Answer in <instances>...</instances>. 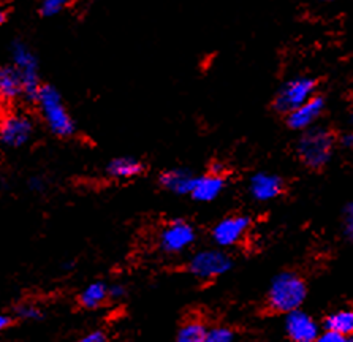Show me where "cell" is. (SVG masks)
Masks as SVG:
<instances>
[{"label":"cell","instance_id":"cell-1","mask_svg":"<svg viewBox=\"0 0 353 342\" xmlns=\"http://www.w3.org/2000/svg\"><path fill=\"white\" fill-rule=\"evenodd\" d=\"M37 106H39L40 116L46 127L54 133L56 137L67 138L74 133V122L67 110L65 103L59 94V90L52 86H41L37 95Z\"/></svg>","mask_w":353,"mask_h":342},{"label":"cell","instance_id":"cell-2","mask_svg":"<svg viewBox=\"0 0 353 342\" xmlns=\"http://www.w3.org/2000/svg\"><path fill=\"white\" fill-rule=\"evenodd\" d=\"M307 295L304 281L295 272L285 271L272 279L268 290V306L276 312L288 314L301 308Z\"/></svg>","mask_w":353,"mask_h":342},{"label":"cell","instance_id":"cell-3","mask_svg":"<svg viewBox=\"0 0 353 342\" xmlns=\"http://www.w3.org/2000/svg\"><path fill=\"white\" fill-rule=\"evenodd\" d=\"M334 151V135L326 128L311 127L298 141V156L311 170H322Z\"/></svg>","mask_w":353,"mask_h":342},{"label":"cell","instance_id":"cell-4","mask_svg":"<svg viewBox=\"0 0 353 342\" xmlns=\"http://www.w3.org/2000/svg\"><path fill=\"white\" fill-rule=\"evenodd\" d=\"M12 66L18 70L21 81H23L24 97L35 100L43 84L40 83L39 61L34 52L29 50L26 43L16 41L12 46Z\"/></svg>","mask_w":353,"mask_h":342},{"label":"cell","instance_id":"cell-5","mask_svg":"<svg viewBox=\"0 0 353 342\" xmlns=\"http://www.w3.org/2000/svg\"><path fill=\"white\" fill-rule=\"evenodd\" d=\"M317 81L309 77H298L287 81L279 89L274 99V110L282 114H288L296 110L304 101H307L315 95Z\"/></svg>","mask_w":353,"mask_h":342},{"label":"cell","instance_id":"cell-6","mask_svg":"<svg viewBox=\"0 0 353 342\" xmlns=\"http://www.w3.org/2000/svg\"><path fill=\"white\" fill-rule=\"evenodd\" d=\"M233 261L223 250L203 249L189 260L187 268L201 281H211L232 270Z\"/></svg>","mask_w":353,"mask_h":342},{"label":"cell","instance_id":"cell-7","mask_svg":"<svg viewBox=\"0 0 353 342\" xmlns=\"http://www.w3.org/2000/svg\"><path fill=\"white\" fill-rule=\"evenodd\" d=\"M195 228L189 222L176 219V221L168 222L162 228V232L159 234V245L163 252L179 254L189 249L195 243Z\"/></svg>","mask_w":353,"mask_h":342},{"label":"cell","instance_id":"cell-8","mask_svg":"<svg viewBox=\"0 0 353 342\" xmlns=\"http://www.w3.org/2000/svg\"><path fill=\"white\" fill-rule=\"evenodd\" d=\"M250 228V219L243 214L228 216L216 223L212 228V239L219 248H233L241 243Z\"/></svg>","mask_w":353,"mask_h":342},{"label":"cell","instance_id":"cell-9","mask_svg":"<svg viewBox=\"0 0 353 342\" xmlns=\"http://www.w3.org/2000/svg\"><path fill=\"white\" fill-rule=\"evenodd\" d=\"M34 124L28 116L12 114L0 122V143L7 148H23L30 141Z\"/></svg>","mask_w":353,"mask_h":342},{"label":"cell","instance_id":"cell-10","mask_svg":"<svg viewBox=\"0 0 353 342\" xmlns=\"http://www.w3.org/2000/svg\"><path fill=\"white\" fill-rule=\"evenodd\" d=\"M317 322L301 309L285 314V331L293 342L315 341L320 334Z\"/></svg>","mask_w":353,"mask_h":342},{"label":"cell","instance_id":"cell-11","mask_svg":"<svg viewBox=\"0 0 353 342\" xmlns=\"http://www.w3.org/2000/svg\"><path fill=\"white\" fill-rule=\"evenodd\" d=\"M323 110V97L315 94L314 97L304 101L301 106H298L296 110H293L287 114V124L292 130H307V128H311L315 122L319 121V117L322 116Z\"/></svg>","mask_w":353,"mask_h":342},{"label":"cell","instance_id":"cell-12","mask_svg":"<svg viewBox=\"0 0 353 342\" xmlns=\"http://www.w3.org/2000/svg\"><path fill=\"white\" fill-rule=\"evenodd\" d=\"M227 181L225 176L222 173H214V171H210V173L201 174V176H195L194 185H192L190 190V197L200 203H210L217 199L219 195L225 190Z\"/></svg>","mask_w":353,"mask_h":342},{"label":"cell","instance_id":"cell-13","mask_svg":"<svg viewBox=\"0 0 353 342\" xmlns=\"http://www.w3.org/2000/svg\"><path fill=\"white\" fill-rule=\"evenodd\" d=\"M249 192L256 201L276 200L283 192V181L277 174L261 171V173H255L250 178Z\"/></svg>","mask_w":353,"mask_h":342},{"label":"cell","instance_id":"cell-14","mask_svg":"<svg viewBox=\"0 0 353 342\" xmlns=\"http://www.w3.org/2000/svg\"><path fill=\"white\" fill-rule=\"evenodd\" d=\"M195 174L185 168H171L160 174V184L163 189L176 195H189L194 185Z\"/></svg>","mask_w":353,"mask_h":342},{"label":"cell","instance_id":"cell-15","mask_svg":"<svg viewBox=\"0 0 353 342\" xmlns=\"http://www.w3.org/2000/svg\"><path fill=\"white\" fill-rule=\"evenodd\" d=\"M24 97L23 81L13 66L0 67V100L13 101Z\"/></svg>","mask_w":353,"mask_h":342},{"label":"cell","instance_id":"cell-16","mask_svg":"<svg viewBox=\"0 0 353 342\" xmlns=\"http://www.w3.org/2000/svg\"><path fill=\"white\" fill-rule=\"evenodd\" d=\"M144 170V165L138 159L133 157H117L111 160L106 167V173L114 179H133L140 176Z\"/></svg>","mask_w":353,"mask_h":342},{"label":"cell","instance_id":"cell-17","mask_svg":"<svg viewBox=\"0 0 353 342\" xmlns=\"http://www.w3.org/2000/svg\"><path fill=\"white\" fill-rule=\"evenodd\" d=\"M108 285L105 282H90L89 285L83 288V292L79 293V306L84 309H99L108 301Z\"/></svg>","mask_w":353,"mask_h":342},{"label":"cell","instance_id":"cell-18","mask_svg":"<svg viewBox=\"0 0 353 342\" xmlns=\"http://www.w3.org/2000/svg\"><path fill=\"white\" fill-rule=\"evenodd\" d=\"M326 330L334 331L342 336H353V309L344 308L331 312L325 320Z\"/></svg>","mask_w":353,"mask_h":342},{"label":"cell","instance_id":"cell-19","mask_svg":"<svg viewBox=\"0 0 353 342\" xmlns=\"http://www.w3.org/2000/svg\"><path fill=\"white\" fill-rule=\"evenodd\" d=\"M206 327L200 320H187V322L179 328L176 342H203L205 338Z\"/></svg>","mask_w":353,"mask_h":342},{"label":"cell","instance_id":"cell-20","mask_svg":"<svg viewBox=\"0 0 353 342\" xmlns=\"http://www.w3.org/2000/svg\"><path fill=\"white\" fill-rule=\"evenodd\" d=\"M234 334L233 331L227 327H214V328H206L205 338L203 342H233Z\"/></svg>","mask_w":353,"mask_h":342},{"label":"cell","instance_id":"cell-21","mask_svg":"<svg viewBox=\"0 0 353 342\" xmlns=\"http://www.w3.org/2000/svg\"><path fill=\"white\" fill-rule=\"evenodd\" d=\"M68 2H70V0H43L40 5V13L41 16L51 18V16L61 13L62 10L67 7Z\"/></svg>","mask_w":353,"mask_h":342},{"label":"cell","instance_id":"cell-22","mask_svg":"<svg viewBox=\"0 0 353 342\" xmlns=\"http://www.w3.org/2000/svg\"><path fill=\"white\" fill-rule=\"evenodd\" d=\"M16 317L23 319V320H37L41 317V311L40 308H37L35 304L32 303H24L18 306L16 309Z\"/></svg>","mask_w":353,"mask_h":342},{"label":"cell","instance_id":"cell-23","mask_svg":"<svg viewBox=\"0 0 353 342\" xmlns=\"http://www.w3.org/2000/svg\"><path fill=\"white\" fill-rule=\"evenodd\" d=\"M315 342H353V338H350V336H342L339 333H334V331L326 330L325 333L317 336Z\"/></svg>","mask_w":353,"mask_h":342},{"label":"cell","instance_id":"cell-24","mask_svg":"<svg viewBox=\"0 0 353 342\" xmlns=\"http://www.w3.org/2000/svg\"><path fill=\"white\" fill-rule=\"evenodd\" d=\"M77 342H110V339L103 331H92V333L84 334L83 338H79Z\"/></svg>","mask_w":353,"mask_h":342},{"label":"cell","instance_id":"cell-25","mask_svg":"<svg viewBox=\"0 0 353 342\" xmlns=\"http://www.w3.org/2000/svg\"><path fill=\"white\" fill-rule=\"evenodd\" d=\"M345 233L353 241V203H350L345 210Z\"/></svg>","mask_w":353,"mask_h":342},{"label":"cell","instance_id":"cell-26","mask_svg":"<svg viewBox=\"0 0 353 342\" xmlns=\"http://www.w3.org/2000/svg\"><path fill=\"white\" fill-rule=\"evenodd\" d=\"M108 295H110V299H121L122 296L125 295V288H124V285H121V284L110 285L108 287Z\"/></svg>","mask_w":353,"mask_h":342},{"label":"cell","instance_id":"cell-27","mask_svg":"<svg viewBox=\"0 0 353 342\" xmlns=\"http://www.w3.org/2000/svg\"><path fill=\"white\" fill-rule=\"evenodd\" d=\"M12 323H13V320H12V317H10V315L0 314V333H3V331L7 330Z\"/></svg>","mask_w":353,"mask_h":342},{"label":"cell","instance_id":"cell-28","mask_svg":"<svg viewBox=\"0 0 353 342\" xmlns=\"http://www.w3.org/2000/svg\"><path fill=\"white\" fill-rule=\"evenodd\" d=\"M344 143H345V146H349V148L353 149V133H350V135H347L344 138Z\"/></svg>","mask_w":353,"mask_h":342},{"label":"cell","instance_id":"cell-29","mask_svg":"<svg viewBox=\"0 0 353 342\" xmlns=\"http://www.w3.org/2000/svg\"><path fill=\"white\" fill-rule=\"evenodd\" d=\"M5 21H7V13L0 10V28H2V26L5 24Z\"/></svg>","mask_w":353,"mask_h":342},{"label":"cell","instance_id":"cell-30","mask_svg":"<svg viewBox=\"0 0 353 342\" xmlns=\"http://www.w3.org/2000/svg\"><path fill=\"white\" fill-rule=\"evenodd\" d=\"M304 342H315V341H304Z\"/></svg>","mask_w":353,"mask_h":342},{"label":"cell","instance_id":"cell-31","mask_svg":"<svg viewBox=\"0 0 353 342\" xmlns=\"http://www.w3.org/2000/svg\"><path fill=\"white\" fill-rule=\"evenodd\" d=\"M325 2H330V0H325Z\"/></svg>","mask_w":353,"mask_h":342}]
</instances>
